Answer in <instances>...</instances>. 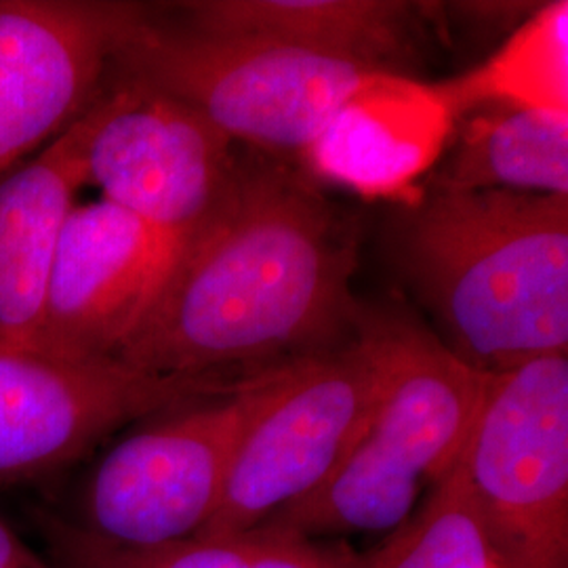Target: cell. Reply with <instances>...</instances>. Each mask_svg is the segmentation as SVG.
I'll return each mask as SVG.
<instances>
[{"instance_id": "obj_10", "label": "cell", "mask_w": 568, "mask_h": 568, "mask_svg": "<svg viewBox=\"0 0 568 568\" xmlns=\"http://www.w3.org/2000/svg\"><path fill=\"white\" fill-rule=\"evenodd\" d=\"M145 16L131 2L0 0V178L81 119Z\"/></svg>"}, {"instance_id": "obj_2", "label": "cell", "mask_w": 568, "mask_h": 568, "mask_svg": "<svg viewBox=\"0 0 568 568\" xmlns=\"http://www.w3.org/2000/svg\"><path fill=\"white\" fill-rule=\"evenodd\" d=\"M406 281L464 365L568 354V196L434 190L396 236Z\"/></svg>"}, {"instance_id": "obj_8", "label": "cell", "mask_w": 568, "mask_h": 568, "mask_svg": "<svg viewBox=\"0 0 568 568\" xmlns=\"http://www.w3.org/2000/svg\"><path fill=\"white\" fill-rule=\"evenodd\" d=\"M373 352L358 339L284 366L246 427L222 501L199 535H232L310 497L342 464L375 398Z\"/></svg>"}, {"instance_id": "obj_1", "label": "cell", "mask_w": 568, "mask_h": 568, "mask_svg": "<svg viewBox=\"0 0 568 568\" xmlns=\"http://www.w3.org/2000/svg\"><path fill=\"white\" fill-rule=\"evenodd\" d=\"M356 234L283 164L246 156L114 361L154 375L251 377L358 339Z\"/></svg>"}, {"instance_id": "obj_7", "label": "cell", "mask_w": 568, "mask_h": 568, "mask_svg": "<svg viewBox=\"0 0 568 568\" xmlns=\"http://www.w3.org/2000/svg\"><path fill=\"white\" fill-rule=\"evenodd\" d=\"M284 366L230 394L171 408L122 438L91 478L87 530L126 548L199 535L217 511L236 448Z\"/></svg>"}, {"instance_id": "obj_4", "label": "cell", "mask_w": 568, "mask_h": 568, "mask_svg": "<svg viewBox=\"0 0 568 568\" xmlns=\"http://www.w3.org/2000/svg\"><path fill=\"white\" fill-rule=\"evenodd\" d=\"M112 70L270 159H310L335 122L389 77L361 61L264 39L209 37L148 16L122 39Z\"/></svg>"}, {"instance_id": "obj_14", "label": "cell", "mask_w": 568, "mask_h": 568, "mask_svg": "<svg viewBox=\"0 0 568 568\" xmlns=\"http://www.w3.org/2000/svg\"><path fill=\"white\" fill-rule=\"evenodd\" d=\"M49 532L70 568H371V549L270 527L194 535L156 548H126L60 523H51Z\"/></svg>"}, {"instance_id": "obj_6", "label": "cell", "mask_w": 568, "mask_h": 568, "mask_svg": "<svg viewBox=\"0 0 568 568\" xmlns=\"http://www.w3.org/2000/svg\"><path fill=\"white\" fill-rule=\"evenodd\" d=\"M82 116L87 183L152 230L175 265L224 204L241 161L236 143L187 105L124 77Z\"/></svg>"}, {"instance_id": "obj_11", "label": "cell", "mask_w": 568, "mask_h": 568, "mask_svg": "<svg viewBox=\"0 0 568 568\" xmlns=\"http://www.w3.org/2000/svg\"><path fill=\"white\" fill-rule=\"evenodd\" d=\"M171 257L152 230L105 201L77 204L51 265L39 352L114 361L161 293Z\"/></svg>"}, {"instance_id": "obj_5", "label": "cell", "mask_w": 568, "mask_h": 568, "mask_svg": "<svg viewBox=\"0 0 568 568\" xmlns=\"http://www.w3.org/2000/svg\"><path fill=\"white\" fill-rule=\"evenodd\" d=\"M501 568H568V356L490 375L462 453Z\"/></svg>"}, {"instance_id": "obj_9", "label": "cell", "mask_w": 568, "mask_h": 568, "mask_svg": "<svg viewBox=\"0 0 568 568\" xmlns=\"http://www.w3.org/2000/svg\"><path fill=\"white\" fill-rule=\"evenodd\" d=\"M253 377L154 375L0 342V487L65 466L131 422L230 394Z\"/></svg>"}, {"instance_id": "obj_17", "label": "cell", "mask_w": 568, "mask_h": 568, "mask_svg": "<svg viewBox=\"0 0 568 568\" xmlns=\"http://www.w3.org/2000/svg\"><path fill=\"white\" fill-rule=\"evenodd\" d=\"M0 568H47L0 520Z\"/></svg>"}, {"instance_id": "obj_16", "label": "cell", "mask_w": 568, "mask_h": 568, "mask_svg": "<svg viewBox=\"0 0 568 568\" xmlns=\"http://www.w3.org/2000/svg\"><path fill=\"white\" fill-rule=\"evenodd\" d=\"M371 568H501L462 462L371 549Z\"/></svg>"}, {"instance_id": "obj_13", "label": "cell", "mask_w": 568, "mask_h": 568, "mask_svg": "<svg viewBox=\"0 0 568 568\" xmlns=\"http://www.w3.org/2000/svg\"><path fill=\"white\" fill-rule=\"evenodd\" d=\"M185 30L244 37L361 61L403 60L413 4L398 0H196L180 4Z\"/></svg>"}, {"instance_id": "obj_12", "label": "cell", "mask_w": 568, "mask_h": 568, "mask_svg": "<svg viewBox=\"0 0 568 568\" xmlns=\"http://www.w3.org/2000/svg\"><path fill=\"white\" fill-rule=\"evenodd\" d=\"M84 116L0 178V342L39 349L51 265L82 185Z\"/></svg>"}, {"instance_id": "obj_3", "label": "cell", "mask_w": 568, "mask_h": 568, "mask_svg": "<svg viewBox=\"0 0 568 568\" xmlns=\"http://www.w3.org/2000/svg\"><path fill=\"white\" fill-rule=\"evenodd\" d=\"M377 387L365 426L310 497L260 527L310 539L392 532L459 462L490 375L398 312H361Z\"/></svg>"}, {"instance_id": "obj_15", "label": "cell", "mask_w": 568, "mask_h": 568, "mask_svg": "<svg viewBox=\"0 0 568 568\" xmlns=\"http://www.w3.org/2000/svg\"><path fill=\"white\" fill-rule=\"evenodd\" d=\"M434 187L568 196L567 105L509 103L476 119Z\"/></svg>"}]
</instances>
